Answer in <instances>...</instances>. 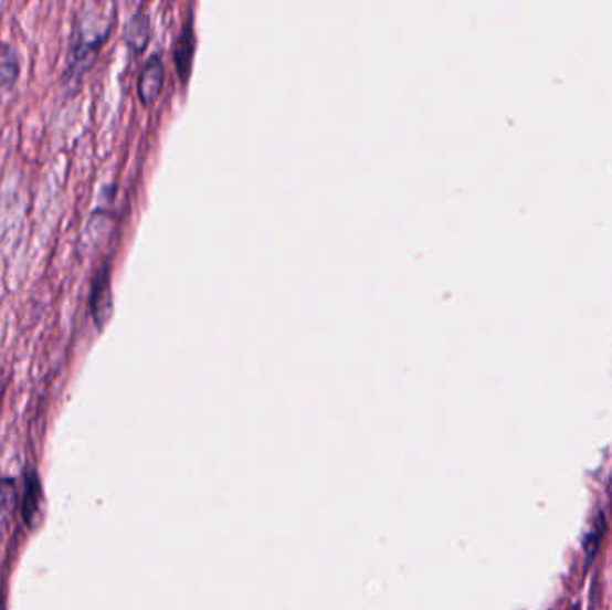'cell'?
<instances>
[{
	"label": "cell",
	"mask_w": 612,
	"mask_h": 610,
	"mask_svg": "<svg viewBox=\"0 0 612 610\" xmlns=\"http://www.w3.org/2000/svg\"><path fill=\"white\" fill-rule=\"evenodd\" d=\"M112 19V13H99L94 22L89 13L81 17V25L76 28V34L72 40V65H83L86 60H94L95 51L108 34Z\"/></svg>",
	"instance_id": "6da1fadb"
},
{
	"label": "cell",
	"mask_w": 612,
	"mask_h": 610,
	"mask_svg": "<svg viewBox=\"0 0 612 610\" xmlns=\"http://www.w3.org/2000/svg\"><path fill=\"white\" fill-rule=\"evenodd\" d=\"M89 311L94 315V320L99 328L109 319L114 311V301H112V283H109V263H104L103 267L95 274L92 283V294H89Z\"/></svg>",
	"instance_id": "7a4b0ae2"
},
{
	"label": "cell",
	"mask_w": 612,
	"mask_h": 610,
	"mask_svg": "<svg viewBox=\"0 0 612 610\" xmlns=\"http://www.w3.org/2000/svg\"><path fill=\"white\" fill-rule=\"evenodd\" d=\"M163 80H166V66L161 57L155 54L141 65L140 75H138L140 99L146 104L152 103L160 95Z\"/></svg>",
	"instance_id": "3957f363"
},
{
	"label": "cell",
	"mask_w": 612,
	"mask_h": 610,
	"mask_svg": "<svg viewBox=\"0 0 612 610\" xmlns=\"http://www.w3.org/2000/svg\"><path fill=\"white\" fill-rule=\"evenodd\" d=\"M193 42H196V34H193L192 19H189L181 29L175 48L176 65L183 80L189 75L190 65H192L193 49H196Z\"/></svg>",
	"instance_id": "277c9868"
},
{
	"label": "cell",
	"mask_w": 612,
	"mask_h": 610,
	"mask_svg": "<svg viewBox=\"0 0 612 610\" xmlns=\"http://www.w3.org/2000/svg\"><path fill=\"white\" fill-rule=\"evenodd\" d=\"M20 74V62L10 43H0V94L17 83Z\"/></svg>",
	"instance_id": "5b68a950"
},
{
	"label": "cell",
	"mask_w": 612,
	"mask_h": 610,
	"mask_svg": "<svg viewBox=\"0 0 612 610\" xmlns=\"http://www.w3.org/2000/svg\"><path fill=\"white\" fill-rule=\"evenodd\" d=\"M147 38H149V22H147L146 14H135L131 22H129L126 40H128L131 48L140 51V49L146 48Z\"/></svg>",
	"instance_id": "8992f818"
},
{
	"label": "cell",
	"mask_w": 612,
	"mask_h": 610,
	"mask_svg": "<svg viewBox=\"0 0 612 610\" xmlns=\"http://www.w3.org/2000/svg\"><path fill=\"white\" fill-rule=\"evenodd\" d=\"M14 484L11 480H0V523L6 522L13 508Z\"/></svg>",
	"instance_id": "52a82bcc"
}]
</instances>
